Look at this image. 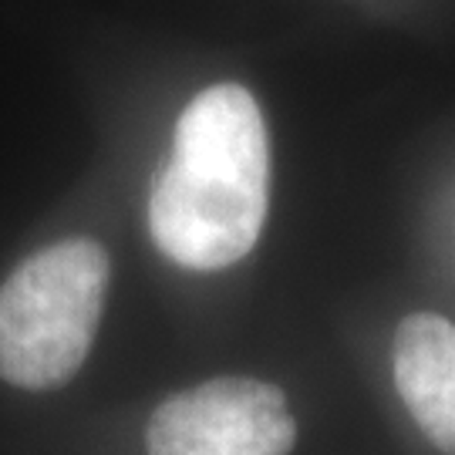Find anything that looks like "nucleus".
Masks as SVG:
<instances>
[{"instance_id": "obj_1", "label": "nucleus", "mask_w": 455, "mask_h": 455, "mask_svg": "<svg viewBox=\"0 0 455 455\" xmlns=\"http://www.w3.org/2000/svg\"><path fill=\"white\" fill-rule=\"evenodd\" d=\"M270 203V139L257 98L212 84L186 105L148 193V233L186 270H223L260 240Z\"/></svg>"}, {"instance_id": "obj_2", "label": "nucleus", "mask_w": 455, "mask_h": 455, "mask_svg": "<svg viewBox=\"0 0 455 455\" xmlns=\"http://www.w3.org/2000/svg\"><path fill=\"white\" fill-rule=\"evenodd\" d=\"M108 291V253L95 240L37 250L0 287V378L48 391L84 364Z\"/></svg>"}, {"instance_id": "obj_3", "label": "nucleus", "mask_w": 455, "mask_h": 455, "mask_svg": "<svg viewBox=\"0 0 455 455\" xmlns=\"http://www.w3.org/2000/svg\"><path fill=\"white\" fill-rule=\"evenodd\" d=\"M293 442L283 391L257 378H212L176 391L146 428L148 455H291Z\"/></svg>"}, {"instance_id": "obj_4", "label": "nucleus", "mask_w": 455, "mask_h": 455, "mask_svg": "<svg viewBox=\"0 0 455 455\" xmlns=\"http://www.w3.org/2000/svg\"><path fill=\"white\" fill-rule=\"evenodd\" d=\"M391 374L428 442L455 455V324L439 314H408L395 331Z\"/></svg>"}]
</instances>
